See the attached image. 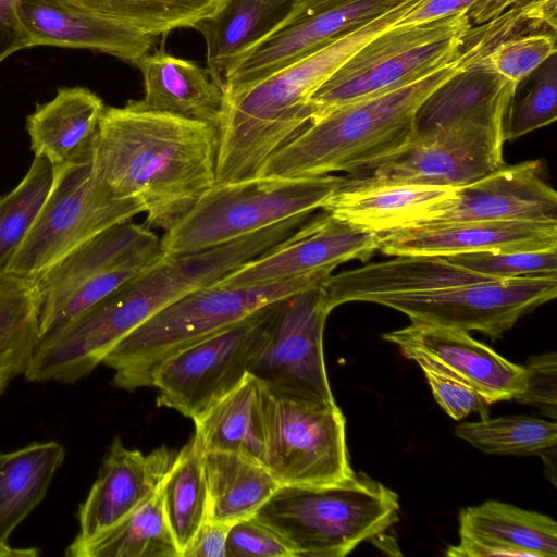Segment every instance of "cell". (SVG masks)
Returning a JSON list of instances; mask_svg holds the SVG:
<instances>
[{
	"instance_id": "cell-1",
	"label": "cell",
	"mask_w": 557,
	"mask_h": 557,
	"mask_svg": "<svg viewBox=\"0 0 557 557\" xmlns=\"http://www.w3.org/2000/svg\"><path fill=\"white\" fill-rule=\"evenodd\" d=\"M216 149L214 126L129 100L104 108L91 166L114 196L139 203L149 226L166 232L215 184Z\"/></svg>"
},
{
	"instance_id": "cell-2",
	"label": "cell",
	"mask_w": 557,
	"mask_h": 557,
	"mask_svg": "<svg viewBox=\"0 0 557 557\" xmlns=\"http://www.w3.org/2000/svg\"><path fill=\"white\" fill-rule=\"evenodd\" d=\"M409 0L361 29L233 95L218 125L215 184L259 176L267 161L311 122L314 91L364 42L396 23Z\"/></svg>"
},
{
	"instance_id": "cell-3",
	"label": "cell",
	"mask_w": 557,
	"mask_h": 557,
	"mask_svg": "<svg viewBox=\"0 0 557 557\" xmlns=\"http://www.w3.org/2000/svg\"><path fill=\"white\" fill-rule=\"evenodd\" d=\"M460 67L459 54L404 87L337 107L310 122L272 156L260 175L318 177L358 173L405 149L423 100Z\"/></svg>"
},
{
	"instance_id": "cell-4",
	"label": "cell",
	"mask_w": 557,
	"mask_h": 557,
	"mask_svg": "<svg viewBox=\"0 0 557 557\" xmlns=\"http://www.w3.org/2000/svg\"><path fill=\"white\" fill-rule=\"evenodd\" d=\"M398 495L364 473L324 485H280L255 518L293 557H344L399 520Z\"/></svg>"
},
{
	"instance_id": "cell-5",
	"label": "cell",
	"mask_w": 557,
	"mask_h": 557,
	"mask_svg": "<svg viewBox=\"0 0 557 557\" xmlns=\"http://www.w3.org/2000/svg\"><path fill=\"white\" fill-rule=\"evenodd\" d=\"M331 274L315 273L240 286L211 285L172 302L124 337L103 359L112 384L134 391L150 386L152 370L165 358L206 339L271 304L321 285Z\"/></svg>"
},
{
	"instance_id": "cell-6",
	"label": "cell",
	"mask_w": 557,
	"mask_h": 557,
	"mask_svg": "<svg viewBox=\"0 0 557 557\" xmlns=\"http://www.w3.org/2000/svg\"><path fill=\"white\" fill-rule=\"evenodd\" d=\"M334 174L290 178L271 175L214 184L160 238L163 252L210 249L300 214H312L343 184Z\"/></svg>"
},
{
	"instance_id": "cell-7",
	"label": "cell",
	"mask_w": 557,
	"mask_h": 557,
	"mask_svg": "<svg viewBox=\"0 0 557 557\" xmlns=\"http://www.w3.org/2000/svg\"><path fill=\"white\" fill-rule=\"evenodd\" d=\"M164 255L160 238L126 221L83 243L38 275V343L46 342Z\"/></svg>"
},
{
	"instance_id": "cell-8",
	"label": "cell",
	"mask_w": 557,
	"mask_h": 557,
	"mask_svg": "<svg viewBox=\"0 0 557 557\" xmlns=\"http://www.w3.org/2000/svg\"><path fill=\"white\" fill-rule=\"evenodd\" d=\"M466 13L393 25L359 47L311 96V122L329 111L411 84L453 61L467 29Z\"/></svg>"
},
{
	"instance_id": "cell-9",
	"label": "cell",
	"mask_w": 557,
	"mask_h": 557,
	"mask_svg": "<svg viewBox=\"0 0 557 557\" xmlns=\"http://www.w3.org/2000/svg\"><path fill=\"white\" fill-rule=\"evenodd\" d=\"M53 170L50 191L3 275L36 278L83 243L143 213L94 174L91 154Z\"/></svg>"
},
{
	"instance_id": "cell-10",
	"label": "cell",
	"mask_w": 557,
	"mask_h": 557,
	"mask_svg": "<svg viewBox=\"0 0 557 557\" xmlns=\"http://www.w3.org/2000/svg\"><path fill=\"white\" fill-rule=\"evenodd\" d=\"M262 408L263 465L280 485H324L352 475L346 419L335 401L286 399L263 389Z\"/></svg>"
},
{
	"instance_id": "cell-11",
	"label": "cell",
	"mask_w": 557,
	"mask_h": 557,
	"mask_svg": "<svg viewBox=\"0 0 557 557\" xmlns=\"http://www.w3.org/2000/svg\"><path fill=\"white\" fill-rule=\"evenodd\" d=\"M276 302L162 360L150 374L158 406L193 419L235 386L268 338Z\"/></svg>"
},
{
	"instance_id": "cell-12",
	"label": "cell",
	"mask_w": 557,
	"mask_h": 557,
	"mask_svg": "<svg viewBox=\"0 0 557 557\" xmlns=\"http://www.w3.org/2000/svg\"><path fill=\"white\" fill-rule=\"evenodd\" d=\"M327 309L320 285L276 302L268 338L249 373L272 396L335 401L324 361Z\"/></svg>"
},
{
	"instance_id": "cell-13",
	"label": "cell",
	"mask_w": 557,
	"mask_h": 557,
	"mask_svg": "<svg viewBox=\"0 0 557 557\" xmlns=\"http://www.w3.org/2000/svg\"><path fill=\"white\" fill-rule=\"evenodd\" d=\"M557 295V274L478 281L428 293L372 300L406 314L411 322L476 331L493 341L534 308Z\"/></svg>"
},
{
	"instance_id": "cell-14",
	"label": "cell",
	"mask_w": 557,
	"mask_h": 557,
	"mask_svg": "<svg viewBox=\"0 0 557 557\" xmlns=\"http://www.w3.org/2000/svg\"><path fill=\"white\" fill-rule=\"evenodd\" d=\"M409 0H297L288 17L228 69L224 96L361 29Z\"/></svg>"
},
{
	"instance_id": "cell-15",
	"label": "cell",
	"mask_w": 557,
	"mask_h": 557,
	"mask_svg": "<svg viewBox=\"0 0 557 557\" xmlns=\"http://www.w3.org/2000/svg\"><path fill=\"white\" fill-rule=\"evenodd\" d=\"M505 124L506 121L459 124L412 138L400 152L355 173L354 177L454 188L466 186L505 164Z\"/></svg>"
},
{
	"instance_id": "cell-16",
	"label": "cell",
	"mask_w": 557,
	"mask_h": 557,
	"mask_svg": "<svg viewBox=\"0 0 557 557\" xmlns=\"http://www.w3.org/2000/svg\"><path fill=\"white\" fill-rule=\"evenodd\" d=\"M379 242L380 235L323 211L310 216L288 237L233 270L214 285L240 287L315 273L332 274L341 263L369 260L377 250Z\"/></svg>"
},
{
	"instance_id": "cell-17",
	"label": "cell",
	"mask_w": 557,
	"mask_h": 557,
	"mask_svg": "<svg viewBox=\"0 0 557 557\" xmlns=\"http://www.w3.org/2000/svg\"><path fill=\"white\" fill-rule=\"evenodd\" d=\"M383 339L400 351L426 356L436 364L474 388L487 403L513 400L527 385L524 366L516 364L469 332L436 324L411 322L384 333Z\"/></svg>"
},
{
	"instance_id": "cell-18",
	"label": "cell",
	"mask_w": 557,
	"mask_h": 557,
	"mask_svg": "<svg viewBox=\"0 0 557 557\" xmlns=\"http://www.w3.org/2000/svg\"><path fill=\"white\" fill-rule=\"evenodd\" d=\"M176 453L161 446L148 454L112 441L97 479L77 511L78 532L72 545L85 543L104 532L160 487Z\"/></svg>"
},
{
	"instance_id": "cell-19",
	"label": "cell",
	"mask_w": 557,
	"mask_h": 557,
	"mask_svg": "<svg viewBox=\"0 0 557 557\" xmlns=\"http://www.w3.org/2000/svg\"><path fill=\"white\" fill-rule=\"evenodd\" d=\"M540 160L503 164L457 188L428 223L462 221L557 222V194L541 176Z\"/></svg>"
},
{
	"instance_id": "cell-20",
	"label": "cell",
	"mask_w": 557,
	"mask_h": 557,
	"mask_svg": "<svg viewBox=\"0 0 557 557\" xmlns=\"http://www.w3.org/2000/svg\"><path fill=\"white\" fill-rule=\"evenodd\" d=\"M557 248V222L462 221L407 226L380 235L387 256L450 257Z\"/></svg>"
},
{
	"instance_id": "cell-21",
	"label": "cell",
	"mask_w": 557,
	"mask_h": 557,
	"mask_svg": "<svg viewBox=\"0 0 557 557\" xmlns=\"http://www.w3.org/2000/svg\"><path fill=\"white\" fill-rule=\"evenodd\" d=\"M17 12L30 47L90 49L136 64L156 40L73 0H20Z\"/></svg>"
},
{
	"instance_id": "cell-22",
	"label": "cell",
	"mask_w": 557,
	"mask_h": 557,
	"mask_svg": "<svg viewBox=\"0 0 557 557\" xmlns=\"http://www.w3.org/2000/svg\"><path fill=\"white\" fill-rule=\"evenodd\" d=\"M456 190L428 184L349 177L321 209L356 227L384 235L425 222L455 196Z\"/></svg>"
},
{
	"instance_id": "cell-23",
	"label": "cell",
	"mask_w": 557,
	"mask_h": 557,
	"mask_svg": "<svg viewBox=\"0 0 557 557\" xmlns=\"http://www.w3.org/2000/svg\"><path fill=\"white\" fill-rule=\"evenodd\" d=\"M394 257L326 277L320 287L327 309L332 311L352 301L372 302L381 296L428 293L493 280L456 265L444 257Z\"/></svg>"
},
{
	"instance_id": "cell-24",
	"label": "cell",
	"mask_w": 557,
	"mask_h": 557,
	"mask_svg": "<svg viewBox=\"0 0 557 557\" xmlns=\"http://www.w3.org/2000/svg\"><path fill=\"white\" fill-rule=\"evenodd\" d=\"M451 557L557 556V523L546 515L487 500L459 513V542Z\"/></svg>"
},
{
	"instance_id": "cell-25",
	"label": "cell",
	"mask_w": 557,
	"mask_h": 557,
	"mask_svg": "<svg viewBox=\"0 0 557 557\" xmlns=\"http://www.w3.org/2000/svg\"><path fill=\"white\" fill-rule=\"evenodd\" d=\"M517 87L482 64L460 62L418 108L412 138L459 124L506 121Z\"/></svg>"
},
{
	"instance_id": "cell-26",
	"label": "cell",
	"mask_w": 557,
	"mask_h": 557,
	"mask_svg": "<svg viewBox=\"0 0 557 557\" xmlns=\"http://www.w3.org/2000/svg\"><path fill=\"white\" fill-rule=\"evenodd\" d=\"M141 72L145 96L136 103L146 110L210 124L218 128L224 90L207 69L176 58L163 48L146 53L135 64Z\"/></svg>"
},
{
	"instance_id": "cell-27",
	"label": "cell",
	"mask_w": 557,
	"mask_h": 557,
	"mask_svg": "<svg viewBox=\"0 0 557 557\" xmlns=\"http://www.w3.org/2000/svg\"><path fill=\"white\" fill-rule=\"evenodd\" d=\"M104 108L88 88H59L52 100L37 104L26 119L35 157L53 168L89 157Z\"/></svg>"
},
{
	"instance_id": "cell-28",
	"label": "cell",
	"mask_w": 557,
	"mask_h": 557,
	"mask_svg": "<svg viewBox=\"0 0 557 557\" xmlns=\"http://www.w3.org/2000/svg\"><path fill=\"white\" fill-rule=\"evenodd\" d=\"M297 0H224L193 28L206 41L207 71L224 90L232 64L273 33L290 14Z\"/></svg>"
},
{
	"instance_id": "cell-29",
	"label": "cell",
	"mask_w": 557,
	"mask_h": 557,
	"mask_svg": "<svg viewBox=\"0 0 557 557\" xmlns=\"http://www.w3.org/2000/svg\"><path fill=\"white\" fill-rule=\"evenodd\" d=\"M263 389L247 373L193 418L201 451H225L263 465Z\"/></svg>"
},
{
	"instance_id": "cell-30",
	"label": "cell",
	"mask_w": 557,
	"mask_h": 557,
	"mask_svg": "<svg viewBox=\"0 0 557 557\" xmlns=\"http://www.w3.org/2000/svg\"><path fill=\"white\" fill-rule=\"evenodd\" d=\"M207 518L233 524L255 516L280 484L264 465L225 451H201Z\"/></svg>"
},
{
	"instance_id": "cell-31",
	"label": "cell",
	"mask_w": 557,
	"mask_h": 557,
	"mask_svg": "<svg viewBox=\"0 0 557 557\" xmlns=\"http://www.w3.org/2000/svg\"><path fill=\"white\" fill-rule=\"evenodd\" d=\"M65 448L58 441L34 442L0 453V537L13 531L42 502L62 466Z\"/></svg>"
},
{
	"instance_id": "cell-32",
	"label": "cell",
	"mask_w": 557,
	"mask_h": 557,
	"mask_svg": "<svg viewBox=\"0 0 557 557\" xmlns=\"http://www.w3.org/2000/svg\"><path fill=\"white\" fill-rule=\"evenodd\" d=\"M64 555L181 557L165 517L161 485L149 499L104 532L85 543L70 544Z\"/></svg>"
},
{
	"instance_id": "cell-33",
	"label": "cell",
	"mask_w": 557,
	"mask_h": 557,
	"mask_svg": "<svg viewBox=\"0 0 557 557\" xmlns=\"http://www.w3.org/2000/svg\"><path fill=\"white\" fill-rule=\"evenodd\" d=\"M35 278L0 277V396L24 375L38 342Z\"/></svg>"
},
{
	"instance_id": "cell-34",
	"label": "cell",
	"mask_w": 557,
	"mask_h": 557,
	"mask_svg": "<svg viewBox=\"0 0 557 557\" xmlns=\"http://www.w3.org/2000/svg\"><path fill=\"white\" fill-rule=\"evenodd\" d=\"M161 490L165 517L182 557L207 518V485L195 435L176 453Z\"/></svg>"
},
{
	"instance_id": "cell-35",
	"label": "cell",
	"mask_w": 557,
	"mask_h": 557,
	"mask_svg": "<svg viewBox=\"0 0 557 557\" xmlns=\"http://www.w3.org/2000/svg\"><path fill=\"white\" fill-rule=\"evenodd\" d=\"M106 17L159 36L191 27L224 0H73Z\"/></svg>"
},
{
	"instance_id": "cell-36",
	"label": "cell",
	"mask_w": 557,
	"mask_h": 557,
	"mask_svg": "<svg viewBox=\"0 0 557 557\" xmlns=\"http://www.w3.org/2000/svg\"><path fill=\"white\" fill-rule=\"evenodd\" d=\"M454 432L457 437L487 454L540 455L557 443L555 420L527 416L465 422Z\"/></svg>"
},
{
	"instance_id": "cell-37",
	"label": "cell",
	"mask_w": 557,
	"mask_h": 557,
	"mask_svg": "<svg viewBox=\"0 0 557 557\" xmlns=\"http://www.w3.org/2000/svg\"><path fill=\"white\" fill-rule=\"evenodd\" d=\"M53 175L52 164L35 157L20 184L0 197V277L45 202Z\"/></svg>"
},
{
	"instance_id": "cell-38",
	"label": "cell",
	"mask_w": 557,
	"mask_h": 557,
	"mask_svg": "<svg viewBox=\"0 0 557 557\" xmlns=\"http://www.w3.org/2000/svg\"><path fill=\"white\" fill-rule=\"evenodd\" d=\"M553 54H556V33L536 32L506 38L481 58L460 62L482 64L519 85Z\"/></svg>"
},
{
	"instance_id": "cell-39",
	"label": "cell",
	"mask_w": 557,
	"mask_h": 557,
	"mask_svg": "<svg viewBox=\"0 0 557 557\" xmlns=\"http://www.w3.org/2000/svg\"><path fill=\"white\" fill-rule=\"evenodd\" d=\"M528 94L512 103L505 124L506 140H516L557 119V61L549 57L536 71Z\"/></svg>"
},
{
	"instance_id": "cell-40",
	"label": "cell",
	"mask_w": 557,
	"mask_h": 557,
	"mask_svg": "<svg viewBox=\"0 0 557 557\" xmlns=\"http://www.w3.org/2000/svg\"><path fill=\"white\" fill-rule=\"evenodd\" d=\"M456 265L493 278L557 274V248L529 251H482L446 257Z\"/></svg>"
},
{
	"instance_id": "cell-41",
	"label": "cell",
	"mask_w": 557,
	"mask_h": 557,
	"mask_svg": "<svg viewBox=\"0 0 557 557\" xmlns=\"http://www.w3.org/2000/svg\"><path fill=\"white\" fill-rule=\"evenodd\" d=\"M401 354L420 366L436 403L450 418L461 420L470 413H478L481 419L488 418L491 404L470 385L424 355L414 351Z\"/></svg>"
},
{
	"instance_id": "cell-42",
	"label": "cell",
	"mask_w": 557,
	"mask_h": 557,
	"mask_svg": "<svg viewBox=\"0 0 557 557\" xmlns=\"http://www.w3.org/2000/svg\"><path fill=\"white\" fill-rule=\"evenodd\" d=\"M225 557L293 556L278 535L252 516L231 524Z\"/></svg>"
},
{
	"instance_id": "cell-43",
	"label": "cell",
	"mask_w": 557,
	"mask_h": 557,
	"mask_svg": "<svg viewBox=\"0 0 557 557\" xmlns=\"http://www.w3.org/2000/svg\"><path fill=\"white\" fill-rule=\"evenodd\" d=\"M525 389L513 400L531 405L553 420L557 417V356L546 352L531 357L525 366Z\"/></svg>"
},
{
	"instance_id": "cell-44",
	"label": "cell",
	"mask_w": 557,
	"mask_h": 557,
	"mask_svg": "<svg viewBox=\"0 0 557 557\" xmlns=\"http://www.w3.org/2000/svg\"><path fill=\"white\" fill-rule=\"evenodd\" d=\"M481 0H418L396 25L420 24L468 13Z\"/></svg>"
},
{
	"instance_id": "cell-45",
	"label": "cell",
	"mask_w": 557,
	"mask_h": 557,
	"mask_svg": "<svg viewBox=\"0 0 557 557\" xmlns=\"http://www.w3.org/2000/svg\"><path fill=\"white\" fill-rule=\"evenodd\" d=\"M20 0H0V62L30 47L17 12Z\"/></svg>"
},
{
	"instance_id": "cell-46",
	"label": "cell",
	"mask_w": 557,
	"mask_h": 557,
	"mask_svg": "<svg viewBox=\"0 0 557 557\" xmlns=\"http://www.w3.org/2000/svg\"><path fill=\"white\" fill-rule=\"evenodd\" d=\"M230 527L231 524L206 519L182 557H225Z\"/></svg>"
},
{
	"instance_id": "cell-47",
	"label": "cell",
	"mask_w": 557,
	"mask_h": 557,
	"mask_svg": "<svg viewBox=\"0 0 557 557\" xmlns=\"http://www.w3.org/2000/svg\"><path fill=\"white\" fill-rule=\"evenodd\" d=\"M525 1L528 0H481L467 15L472 25H480Z\"/></svg>"
},
{
	"instance_id": "cell-48",
	"label": "cell",
	"mask_w": 557,
	"mask_h": 557,
	"mask_svg": "<svg viewBox=\"0 0 557 557\" xmlns=\"http://www.w3.org/2000/svg\"><path fill=\"white\" fill-rule=\"evenodd\" d=\"M38 555L39 550L36 547L14 548L0 537V557H37Z\"/></svg>"
}]
</instances>
